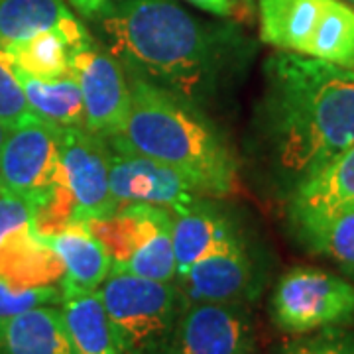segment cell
I'll return each instance as SVG.
<instances>
[{
	"mask_svg": "<svg viewBox=\"0 0 354 354\" xmlns=\"http://www.w3.org/2000/svg\"><path fill=\"white\" fill-rule=\"evenodd\" d=\"M270 319L286 335H305L354 323V283L315 266H293L276 281Z\"/></svg>",
	"mask_w": 354,
	"mask_h": 354,
	"instance_id": "5",
	"label": "cell"
},
{
	"mask_svg": "<svg viewBox=\"0 0 354 354\" xmlns=\"http://www.w3.org/2000/svg\"><path fill=\"white\" fill-rule=\"evenodd\" d=\"M174 215V254H176L177 276L183 278L191 266L203 256L213 252L225 242L241 236L239 227L230 216L216 209L207 197Z\"/></svg>",
	"mask_w": 354,
	"mask_h": 354,
	"instance_id": "13",
	"label": "cell"
},
{
	"mask_svg": "<svg viewBox=\"0 0 354 354\" xmlns=\"http://www.w3.org/2000/svg\"><path fill=\"white\" fill-rule=\"evenodd\" d=\"M242 4H244V8L248 10V12H252L254 8V0H241Z\"/></svg>",
	"mask_w": 354,
	"mask_h": 354,
	"instance_id": "32",
	"label": "cell"
},
{
	"mask_svg": "<svg viewBox=\"0 0 354 354\" xmlns=\"http://www.w3.org/2000/svg\"><path fill=\"white\" fill-rule=\"evenodd\" d=\"M69 2H71V6H73L81 16L93 18L95 14L99 12V10H102V8H104L109 2H113V0H69Z\"/></svg>",
	"mask_w": 354,
	"mask_h": 354,
	"instance_id": "30",
	"label": "cell"
},
{
	"mask_svg": "<svg viewBox=\"0 0 354 354\" xmlns=\"http://www.w3.org/2000/svg\"><path fill=\"white\" fill-rule=\"evenodd\" d=\"M256 122L268 174L288 199L354 144V69L290 51L270 55Z\"/></svg>",
	"mask_w": 354,
	"mask_h": 354,
	"instance_id": "2",
	"label": "cell"
},
{
	"mask_svg": "<svg viewBox=\"0 0 354 354\" xmlns=\"http://www.w3.org/2000/svg\"><path fill=\"white\" fill-rule=\"evenodd\" d=\"M187 2L215 16H232L236 12L241 0H187Z\"/></svg>",
	"mask_w": 354,
	"mask_h": 354,
	"instance_id": "29",
	"label": "cell"
},
{
	"mask_svg": "<svg viewBox=\"0 0 354 354\" xmlns=\"http://www.w3.org/2000/svg\"><path fill=\"white\" fill-rule=\"evenodd\" d=\"M118 354H171L185 299L176 281H156L113 268L101 286Z\"/></svg>",
	"mask_w": 354,
	"mask_h": 354,
	"instance_id": "4",
	"label": "cell"
},
{
	"mask_svg": "<svg viewBox=\"0 0 354 354\" xmlns=\"http://www.w3.org/2000/svg\"><path fill=\"white\" fill-rule=\"evenodd\" d=\"M0 53L6 62L39 79H55L69 75L71 46L59 32H41L34 38L0 46Z\"/></svg>",
	"mask_w": 354,
	"mask_h": 354,
	"instance_id": "21",
	"label": "cell"
},
{
	"mask_svg": "<svg viewBox=\"0 0 354 354\" xmlns=\"http://www.w3.org/2000/svg\"><path fill=\"white\" fill-rule=\"evenodd\" d=\"M111 189L120 207L142 203L169 213L183 211L207 197L174 167L142 153L114 148H111Z\"/></svg>",
	"mask_w": 354,
	"mask_h": 354,
	"instance_id": "11",
	"label": "cell"
},
{
	"mask_svg": "<svg viewBox=\"0 0 354 354\" xmlns=\"http://www.w3.org/2000/svg\"><path fill=\"white\" fill-rule=\"evenodd\" d=\"M69 73L81 88L85 128L106 140L118 136L130 109V87L120 62L97 39L87 38L71 50Z\"/></svg>",
	"mask_w": 354,
	"mask_h": 354,
	"instance_id": "7",
	"label": "cell"
},
{
	"mask_svg": "<svg viewBox=\"0 0 354 354\" xmlns=\"http://www.w3.org/2000/svg\"><path fill=\"white\" fill-rule=\"evenodd\" d=\"M65 183L75 199L77 221L114 215L120 203L111 189V144L85 127H57Z\"/></svg>",
	"mask_w": 354,
	"mask_h": 354,
	"instance_id": "8",
	"label": "cell"
},
{
	"mask_svg": "<svg viewBox=\"0 0 354 354\" xmlns=\"http://www.w3.org/2000/svg\"><path fill=\"white\" fill-rule=\"evenodd\" d=\"M174 215L162 221L150 232L136 252L130 256L124 266H113L118 270L130 272L134 276L156 281H176V254H174Z\"/></svg>",
	"mask_w": 354,
	"mask_h": 354,
	"instance_id": "23",
	"label": "cell"
},
{
	"mask_svg": "<svg viewBox=\"0 0 354 354\" xmlns=\"http://www.w3.org/2000/svg\"><path fill=\"white\" fill-rule=\"evenodd\" d=\"M176 283L185 304H250L262 290V272L241 234L197 260Z\"/></svg>",
	"mask_w": 354,
	"mask_h": 354,
	"instance_id": "9",
	"label": "cell"
},
{
	"mask_svg": "<svg viewBox=\"0 0 354 354\" xmlns=\"http://www.w3.org/2000/svg\"><path fill=\"white\" fill-rule=\"evenodd\" d=\"M12 67V65H10ZM32 113L53 127H85V106L73 75L39 79L12 67Z\"/></svg>",
	"mask_w": 354,
	"mask_h": 354,
	"instance_id": "19",
	"label": "cell"
},
{
	"mask_svg": "<svg viewBox=\"0 0 354 354\" xmlns=\"http://www.w3.org/2000/svg\"><path fill=\"white\" fill-rule=\"evenodd\" d=\"M0 193H2V187H0Z\"/></svg>",
	"mask_w": 354,
	"mask_h": 354,
	"instance_id": "35",
	"label": "cell"
},
{
	"mask_svg": "<svg viewBox=\"0 0 354 354\" xmlns=\"http://www.w3.org/2000/svg\"><path fill=\"white\" fill-rule=\"evenodd\" d=\"M344 2H348V4H354V0H344Z\"/></svg>",
	"mask_w": 354,
	"mask_h": 354,
	"instance_id": "33",
	"label": "cell"
},
{
	"mask_svg": "<svg viewBox=\"0 0 354 354\" xmlns=\"http://www.w3.org/2000/svg\"><path fill=\"white\" fill-rule=\"evenodd\" d=\"M309 252L330 260L354 281V211L337 216L304 244Z\"/></svg>",
	"mask_w": 354,
	"mask_h": 354,
	"instance_id": "24",
	"label": "cell"
},
{
	"mask_svg": "<svg viewBox=\"0 0 354 354\" xmlns=\"http://www.w3.org/2000/svg\"><path fill=\"white\" fill-rule=\"evenodd\" d=\"M272 354H354V330L348 327H327V329L291 335Z\"/></svg>",
	"mask_w": 354,
	"mask_h": 354,
	"instance_id": "25",
	"label": "cell"
},
{
	"mask_svg": "<svg viewBox=\"0 0 354 354\" xmlns=\"http://www.w3.org/2000/svg\"><path fill=\"white\" fill-rule=\"evenodd\" d=\"M351 69H354V62H353V65H351Z\"/></svg>",
	"mask_w": 354,
	"mask_h": 354,
	"instance_id": "34",
	"label": "cell"
},
{
	"mask_svg": "<svg viewBox=\"0 0 354 354\" xmlns=\"http://www.w3.org/2000/svg\"><path fill=\"white\" fill-rule=\"evenodd\" d=\"M30 116L36 114L32 113L26 101L24 88L10 64L6 62V57L0 53V120L8 127H14Z\"/></svg>",
	"mask_w": 354,
	"mask_h": 354,
	"instance_id": "27",
	"label": "cell"
},
{
	"mask_svg": "<svg viewBox=\"0 0 354 354\" xmlns=\"http://www.w3.org/2000/svg\"><path fill=\"white\" fill-rule=\"evenodd\" d=\"M171 354H258L248 304H187Z\"/></svg>",
	"mask_w": 354,
	"mask_h": 354,
	"instance_id": "10",
	"label": "cell"
},
{
	"mask_svg": "<svg viewBox=\"0 0 354 354\" xmlns=\"http://www.w3.org/2000/svg\"><path fill=\"white\" fill-rule=\"evenodd\" d=\"M10 128L8 124H4L2 120H0V152H2V146H4V142L8 138V132H10Z\"/></svg>",
	"mask_w": 354,
	"mask_h": 354,
	"instance_id": "31",
	"label": "cell"
},
{
	"mask_svg": "<svg viewBox=\"0 0 354 354\" xmlns=\"http://www.w3.org/2000/svg\"><path fill=\"white\" fill-rule=\"evenodd\" d=\"M65 183L57 127L30 116L14 124L0 152V187L4 193L39 201Z\"/></svg>",
	"mask_w": 354,
	"mask_h": 354,
	"instance_id": "6",
	"label": "cell"
},
{
	"mask_svg": "<svg viewBox=\"0 0 354 354\" xmlns=\"http://www.w3.org/2000/svg\"><path fill=\"white\" fill-rule=\"evenodd\" d=\"M307 57L351 67L354 62V8L344 0H327L315 34L309 41Z\"/></svg>",
	"mask_w": 354,
	"mask_h": 354,
	"instance_id": "22",
	"label": "cell"
},
{
	"mask_svg": "<svg viewBox=\"0 0 354 354\" xmlns=\"http://www.w3.org/2000/svg\"><path fill=\"white\" fill-rule=\"evenodd\" d=\"M59 32L71 50L91 38L64 0H0V46Z\"/></svg>",
	"mask_w": 354,
	"mask_h": 354,
	"instance_id": "14",
	"label": "cell"
},
{
	"mask_svg": "<svg viewBox=\"0 0 354 354\" xmlns=\"http://www.w3.org/2000/svg\"><path fill=\"white\" fill-rule=\"evenodd\" d=\"M65 268L62 290L99 291L113 270V258L88 228L87 223L75 221L73 225L46 239Z\"/></svg>",
	"mask_w": 354,
	"mask_h": 354,
	"instance_id": "17",
	"label": "cell"
},
{
	"mask_svg": "<svg viewBox=\"0 0 354 354\" xmlns=\"http://www.w3.org/2000/svg\"><path fill=\"white\" fill-rule=\"evenodd\" d=\"M34 203L20 195L0 193V244L16 230L32 225Z\"/></svg>",
	"mask_w": 354,
	"mask_h": 354,
	"instance_id": "28",
	"label": "cell"
},
{
	"mask_svg": "<svg viewBox=\"0 0 354 354\" xmlns=\"http://www.w3.org/2000/svg\"><path fill=\"white\" fill-rule=\"evenodd\" d=\"M0 354H77L59 305L0 317Z\"/></svg>",
	"mask_w": 354,
	"mask_h": 354,
	"instance_id": "15",
	"label": "cell"
},
{
	"mask_svg": "<svg viewBox=\"0 0 354 354\" xmlns=\"http://www.w3.org/2000/svg\"><path fill=\"white\" fill-rule=\"evenodd\" d=\"M130 109L124 130L109 138L114 150H127L169 165L207 197L236 189L239 160L215 122L187 101L127 71Z\"/></svg>",
	"mask_w": 354,
	"mask_h": 354,
	"instance_id": "3",
	"label": "cell"
},
{
	"mask_svg": "<svg viewBox=\"0 0 354 354\" xmlns=\"http://www.w3.org/2000/svg\"><path fill=\"white\" fill-rule=\"evenodd\" d=\"M288 221L305 244L337 216L354 211V144L291 193Z\"/></svg>",
	"mask_w": 354,
	"mask_h": 354,
	"instance_id": "12",
	"label": "cell"
},
{
	"mask_svg": "<svg viewBox=\"0 0 354 354\" xmlns=\"http://www.w3.org/2000/svg\"><path fill=\"white\" fill-rule=\"evenodd\" d=\"M65 268L50 242L32 225L16 230L0 244V278L18 288H50L64 281Z\"/></svg>",
	"mask_w": 354,
	"mask_h": 354,
	"instance_id": "16",
	"label": "cell"
},
{
	"mask_svg": "<svg viewBox=\"0 0 354 354\" xmlns=\"http://www.w3.org/2000/svg\"><path fill=\"white\" fill-rule=\"evenodd\" d=\"M327 0H258L260 36L278 51L305 55Z\"/></svg>",
	"mask_w": 354,
	"mask_h": 354,
	"instance_id": "18",
	"label": "cell"
},
{
	"mask_svg": "<svg viewBox=\"0 0 354 354\" xmlns=\"http://www.w3.org/2000/svg\"><path fill=\"white\" fill-rule=\"evenodd\" d=\"M124 71L207 113L250 53L242 34L195 18L176 0H113L88 18Z\"/></svg>",
	"mask_w": 354,
	"mask_h": 354,
	"instance_id": "1",
	"label": "cell"
},
{
	"mask_svg": "<svg viewBox=\"0 0 354 354\" xmlns=\"http://www.w3.org/2000/svg\"><path fill=\"white\" fill-rule=\"evenodd\" d=\"M59 309L77 354H118L99 291H64Z\"/></svg>",
	"mask_w": 354,
	"mask_h": 354,
	"instance_id": "20",
	"label": "cell"
},
{
	"mask_svg": "<svg viewBox=\"0 0 354 354\" xmlns=\"http://www.w3.org/2000/svg\"><path fill=\"white\" fill-rule=\"evenodd\" d=\"M64 290L59 286L50 288H18L0 278V317L14 315L39 305H59Z\"/></svg>",
	"mask_w": 354,
	"mask_h": 354,
	"instance_id": "26",
	"label": "cell"
}]
</instances>
